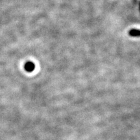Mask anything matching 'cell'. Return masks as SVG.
<instances>
[{"instance_id":"obj_1","label":"cell","mask_w":140,"mask_h":140,"mask_svg":"<svg viewBox=\"0 0 140 140\" xmlns=\"http://www.w3.org/2000/svg\"><path fill=\"white\" fill-rule=\"evenodd\" d=\"M34 64L32 62H27L25 64V70L28 72H31L34 70Z\"/></svg>"},{"instance_id":"obj_2","label":"cell","mask_w":140,"mask_h":140,"mask_svg":"<svg viewBox=\"0 0 140 140\" xmlns=\"http://www.w3.org/2000/svg\"><path fill=\"white\" fill-rule=\"evenodd\" d=\"M129 34L132 37H139L140 36V30L137 29H132L129 32Z\"/></svg>"}]
</instances>
